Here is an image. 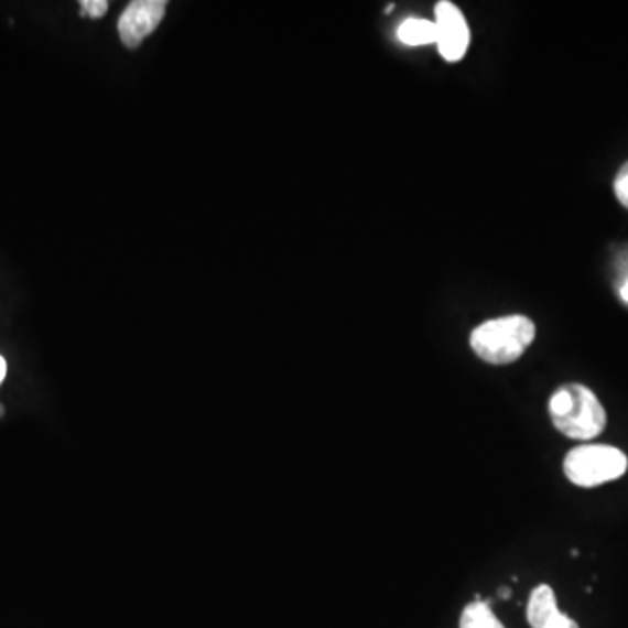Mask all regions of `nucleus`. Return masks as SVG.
Wrapping results in <instances>:
<instances>
[{"label":"nucleus","instance_id":"obj_14","mask_svg":"<svg viewBox=\"0 0 628 628\" xmlns=\"http://www.w3.org/2000/svg\"><path fill=\"white\" fill-rule=\"evenodd\" d=\"M6 373H8V364H6L4 358L0 356V385H2V381H4Z\"/></svg>","mask_w":628,"mask_h":628},{"label":"nucleus","instance_id":"obj_8","mask_svg":"<svg viewBox=\"0 0 628 628\" xmlns=\"http://www.w3.org/2000/svg\"><path fill=\"white\" fill-rule=\"evenodd\" d=\"M459 628H507L486 600H474L459 616Z\"/></svg>","mask_w":628,"mask_h":628},{"label":"nucleus","instance_id":"obj_2","mask_svg":"<svg viewBox=\"0 0 628 628\" xmlns=\"http://www.w3.org/2000/svg\"><path fill=\"white\" fill-rule=\"evenodd\" d=\"M537 337V325L523 314H510L487 320L469 335V346L481 361L490 365H510L531 348Z\"/></svg>","mask_w":628,"mask_h":628},{"label":"nucleus","instance_id":"obj_13","mask_svg":"<svg viewBox=\"0 0 628 628\" xmlns=\"http://www.w3.org/2000/svg\"><path fill=\"white\" fill-rule=\"evenodd\" d=\"M618 271H620V280L628 278V250L620 257V268H618Z\"/></svg>","mask_w":628,"mask_h":628},{"label":"nucleus","instance_id":"obj_12","mask_svg":"<svg viewBox=\"0 0 628 628\" xmlns=\"http://www.w3.org/2000/svg\"><path fill=\"white\" fill-rule=\"evenodd\" d=\"M618 295H620L621 301L628 306V278L618 280Z\"/></svg>","mask_w":628,"mask_h":628},{"label":"nucleus","instance_id":"obj_3","mask_svg":"<svg viewBox=\"0 0 628 628\" xmlns=\"http://www.w3.org/2000/svg\"><path fill=\"white\" fill-rule=\"evenodd\" d=\"M562 468L573 486L591 489L624 477L628 457L613 445L583 444L565 454Z\"/></svg>","mask_w":628,"mask_h":628},{"label":"nucleus","instance_id":"obj_9","mask_svg":"<svg viewBox=\"0 0 628 628\" xmlns=\"http://www.w3.org/2000/svg\"><path fill=\"white\" fill-rule=\"evenodd\" d=\"M109 11V2L107 0H83L80 2V14L88 18H101Z\"/></svg>","mask_w":628,"mask_h":628},{"label":"nucleus","instance_id":"obj_10","mask_svg":"<svg viewBox=\"0 0 628 628\" xmlns=\"http://www.w3.org/2000/svg\"><path fill=\"white\" fill-rule=\"evenodd\" d=\"M615 194L618 202L628 209V161L620 167L615 178Z\"/></svg>","mask_w":628,"mask_h":628},{"label":"nucleus","instance_id":"obj_7","mask_svg":"<svg viewBox=\"0 0 628 628\" xmlns=\"http://www.w3.org/2000/svg\"><path fill=\"white\" fill-rule=\"evenodd\" d=\"M398 39L407 46H426L436 42L435 21L409 18L398 29Z\"/></svg>","mask_w":628,"mask_h":628},{"label":"nucleus","instance_id":"obj_1","mask_svg":"<svg viewBox=\"0 0 628 628\" xmlns=\"http://www.w3.org/2000/svg\"><path fill=\"white\" fill-rule=\"evenodd\" d=\"M553 426L562 435L580 442L597 438L607 424L606 409L591 388L571 382L553 391L549 400Z\"/></svg>","mask_w":628,"mask_h":628},{"label":"nucleus","instance_id":"obj_15","mask_svg":"<svg viewBox=\"0 0 628 628\" xmlns=\"http://www.w3.org/2000/svg\"><path fill=\"white\" fill-rule=\"evenodd\" d=\"M498 594L501 599H510L511 591L508 586H505V588H499Z\"/></svg>","mask_w":628,"mask_h":628},{"label":"nucleus","instance_id":"obj_4","mask_svg":"<svg viewBox=\"0 0 628 628\" xmlns=\"http://www.w3.org/2000/svg\"><path fill=\"white\" fill-rule=\"evenodd\" d=\"M436 46L445 62L465 58L469 46V26L465 14L451 0H442L435 9Z\"/></svg>","mask_w":628,"mask_h":628},{"label":"nucleus","instance_id":"obj_11","mask_svg":"<svg viewBox=\"0 0 628 628\" xmlns=\"http://www.w3.org/2000/svg\"><path fill=\"white\" fill-rule=\"evenodd\" d=\"M544 628H580V625L571 618V616L565 615V613H559L552 621Z\"/></svg>","mask_w":628,"mask_h":628},{"label":"nucleus","instance_id":"obj_6","mask_svg":"<svg viewBox=\"0 0 628 628\" xmlns=\"http://www.w3.org/2000/svg\"><path fill=\"white\" fill-rule=\"evenodd\" d=\"M561 613L552 586L541 583L529 595L526 620L531 628H544Z\"/></svg>","mask_w":628,"mask_h":628},{"label":"nucleus","instance_id":"obj_5","mask_svg":"<svg viewBox=\"0 0 628 628\" xmlns=\"http://www.w3.org/2000/svg\"><path fill=\"white\" fill-rule=\"evenodd\" d=\"M166 6L164 0L131 2L119 18L118 30L122 44L130 50H137L160 26L166 14Z\"/></svg>","mask_w":628,"mask_h":628}]
</instances>
